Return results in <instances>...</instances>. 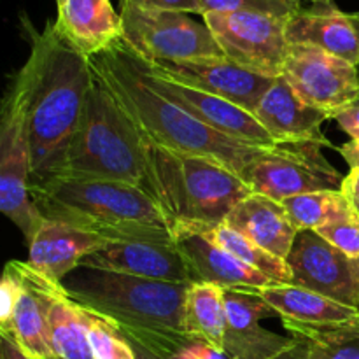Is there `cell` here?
Returning <instances> with one entry per match:
<instances>
[{
	"mask_svg": "<svg viewBox=\"0 0 359 359\" xmlns=\"http://www.w3.org/2000/svg\"><path fill=\"white\" fill-rule=\"evenodd\" d=\"M98 235L69 224L44 219L37 233L28 242V265L42 276L63 283L83 259L105 244Z\"/></svg>",
	"mask_w": 359,
	"mask_h": 359,
	"instance_id": "cell-22",
	"label": "cell"
},
{
	"mask_svg": "<svg viewBox=\"0 0 359 359\" xmlns=\"http://www.w3.org/2000/svg\"><path fill=\"white\" fill-rule=\"evenodd\" d=\"M305 359H359V316L339 325L283 321Z\"/></svg>",
	"mask_w": 359,
	"mask_h": 359,
	"instance_id": "cell-25",
	"label": "cell"
},
{
	"mask_svg": "<svg viewBox=\"0 0 359 359\" xmlns=\"http://www.w3.org/2000/svg\"><path fill=\"white\" fill-rule=\"evenodd\" d=\"M2 333H9L28 358L53 359L44 304H42L37 291L25 279L23 291H21L20 300H18L13 321H11L9 330Z\"/></svg>",
	"mask_w": 359,
	"mask_h": 359,
	"instance_id": "cell-27",
	"label": "cell"
},
{
	"mask_svg": "<svg viewBox=\"0 0 359 359\" xmlns=\"http://www.w3.org/2000/svg\"><path fill=\"white\" fill-rule=\"evenodd\" d=\"M202 18L228 60L262 76H280L290 48L287 20L242 11L207 13Z\"/></svg>",
	"mask_w": 359,
	"mask_h": 359,
	"instance_id": "cell-10",
	"label": "cell"
},
{
	"mask_svg": "<svg viewBox=\"0 0 359 359\" xmlns=\"http://www.w3.org/2000/svg\"><path fill=\"white\" fill-rule=\"evenodd\" d=\"M60 2H63V0H56V4H60Z\"/></svg>",
	"mask_w": 359,
	"mask_h": 359,
	"instance_id": "cell-42",
	"label": "cell"
},
{
	"mask_svg": "<svg viewBox=\"0 0 359 359\" xmlns=\"http://www.w3.org/2000/svg\"><path fill=\"white\" fill-rule=\"evenodd\" d=\"M259 297L283 321L305 325H339L359 316L358 309L347 307L316 291L294 284H272L259 291Z\"/></svg>",
	"mask_w": 359,
	"mask_h": 359,
	"instance_id": "cell-24",
	"label": "cell"
},
{
	"mask_svg": "<svg viewBox=\"0 0 359 359\" xmlns=\"http://www.w3.org/2000/svg\"><path fill=\"white\" fill-rule=\"evenodd\" d=\"M0 340H2L0 342V359H32L20 349V346L14 342L9 333L0 332Z\"/></svg>",
	"mask_w": 359,
	"mask_h": 359,
	"instance_id": "cell-38",
	"label": "cell"
},
{
	"mask_svg": "<svg viewBox=\"0 0 359 359\" xmlns=\"http://www.w3.org/2000/svg\"><path fill=\"white\" fill-rule=\"evenodd\" d=\"M226 330L223 353L228 359H276L297 344L263 328L262 319L277 316L259 294L242 290H224Z\"/></svg>",
	"mask_w": 359,
	"mask_h": 359,
	"instance_id": "cell-17",
	"label": "cell"
},
{
	"mask_svg": "<svg viewBox=\"0 0 359 359\" xmlns=\"http://www.w3.org/2000/svg\"><path fill=\"white\" fill-rule=\"evenodd\" d=\"M340 191H342L344 196L347 198L351 209L359 216V168H354V170H351L349 174L344 177Z\"/></svg>",
	"mask_w": 359,
	"mask_h": 359,
	"instance_id": "cell-37",
	"label": "cell"
},
{
	"mask_svg": "<svg viewBox=\"0 0 359 359\" xmlns=\"http://www.w3.org/2000/svg\"><path fill=\"white\" fill-rule=\"evenodd\" d=\"M95 77L107 88L121 111L149 146L196 154L219 161L244 179L245 170L265 147L237 142L200 123L146 83L139 55L125 39L90 56Z\"/></svg>",
	"mask_w": 359,
	"mask_h": 359,
	"instance_id": "cell-1",
	"label": "cell"
},
{
	"mask_svg": "<svg viewBox=\"0 0 359 359\" xmlns=\"http://www.w3.org/2000/svg\"><path fill=\"white\" fill-rule=\"evenodd\" d=\"M174 241L193 283L214 284L223 290L251 291L256 294L263 287L277 284L209 241L198 224L175 223Z\"/></svg>",
	"mask_w": 359,
	"mask_h": 359,
	"instance_id": "cell-15",
	"label": "cell"
},
{
	"mask_svg": "<svg viewBox=\"0 0 359 359\" xmlns=\"http://www.w3.org/2000/svg\"><path fill=\"white\" fill-rule=\"evenodd\" d=\"M287 217L298 231L319 230L333 221L353 216L349 202L340 189L314 191L283 200Z\"/></svg>",
	"mask_w": 359,
	"mask_h": 359,
	"instance_id": "cell-29",
	"label": "cell"
},
{
	"mask_svg": "<svg viewBox=\"0 0 359 359\" xmlns=\"http://www.w3.org/2000/svg\"><path fill=\"white\" fill-rule=\"evenodd\" d=\"M154 74L177 83L188 84L205 93L224 98L252 114L263 93L272 86L276 77L251 72L226 56H203L181 62L151 63Z\"/></svg>",
	"mask_w": 359,
	"mask_h": 359,
	"instance_id": "cell-14",
	"label": "cell"
},
{
	"mask_svg": "<svg viewBox=\"0 0 359 359\" xmlns=\"http://www.w3.org/2000/svg\"><path fill=\"white\" fill-rule=\"evenodd\" d=\"M63 287L74 302L111 321L123 337L161 359H174L191 342L184 302L191 284L163 283L79 266Z\"/></svg>",
	"mask_w": 359,
	"mask_h": 359,
	"instance_id": "cell-2",
	"label": "cell"
},
{
	"mask_svg": "<svg viewBox=\"0 0 359 359\" xmlns=\"http://www.w3.org/2000/svg\"><path fill=\"white\" fill-rule=\"evenodd\" d=\"M88 337L95 359H135V353L123 333L102 316L88 311Z\"/></svg>",
	"mask_w": 359,
	"mask_h": 359,
	"instance_id": "cell-30",
	"label": "cell"
},
{
	"mask_svg": "<svg viewBox=\"0 0 359 359\" xmlns=\"http://www.w3.org/2000/svg\"><path fill=\"white\" fill-rule=\"evenodd\" d=\"M81 266L163 283L193 284L175 241L105 242L91 251Z\"/></svg>",
	"mask_w": 359,
	"mask_h": 359,
	"instance_id": "cell-16",
	"label": "cell"
},
{
	"mask_svg": "<svg viewBox=\"0 0 359 359\" xmlns=\"http://www.w3.org/2000/svg\"><path fill=\"white\" fill-rule=\"evenodd\" d=\"M184 323L193 339L223 351L226 330V302L223 287L193 283L186 293Z\"/></svg>",
	"mask_w": 359,
	"mask_h": 359,
	"instance_id": "cell-26",
	"label": "cell"
},
{
	"mask_svg": "<svg viewBox=\"0 0 359 359\" xmlns=\"http://www.w3.org/2000/svg\"><path fill=\"white\" fill-rule=\"evenodd\" d=\"M280 77L294 93L330 118L359 100V69L323 49L290 44Z\"/></svg>",
	"mask_w": 359,
	"mask_h": 359,
	"instance_id": "cell-11",
	"label": "cell"
},
{
	"mask_svg": "<svg viewBox=\"0 0 359 359\" xmlns=\"http://www.w3.org/2000/svg\"><path fill=\"white\" fill-rule=\"evenodd\" d=\"M286 263L291 284L359 309V259L344 255L314 230L298 233Z\"/></svg>",
	"mask_w": 359,
	"mask_h": 359,
	"instance_id": "cell-12",
	"label": "cell"
},
{
	"mask_svg": "<svg viewBox=\"0 0 359 359\" xmlns=\"http://www.w3.org/2000/svg\"><path fill=\"white\" fill-rule=\"evenodd\" d=\"M333 119L351 139H359V100L337 112Z\"/></svg>",
	"mask_w": 359,
	"mask_h": 359,
	"instance_id": "cell-36",
	"label": "cell"
},
{
	"mask_svg": "<svg viewBox=\"0 0 359 359\" xmlns=\"http://www.w3.org/2000/svg\"><path fill=\"white\" fill-rule=\"evenodd\" d=\"M307 0H200V16L207 13H256L290 20Z\"/></svg>",
	"mask_w": 359,
	"mask_h": 359,
	"instance_id": "cell-31",
	"label": "cell"
},
{
	"mask_svg": "<svg viewBox=\"0 0 359 359\" xmlns=\"http://www.w3.org/2000/svg\"><path fill=\"white\" fill-rule=\"evenodd\" d=\"M44 219L104 241H174V224L160 203L132 184L102 179L46 177L30 182Z\"/></svg>",
	"mask_w": 359,
	"mask_h": 359,
	"instance_id": "cell-4",
	"label": "cell"
},
{
	"mask_svg": "<svg viewBox=\"0 0 359 359\" xmlns=\"http://www.w3.org/2000/svg\"><path fill=\"white\" fill-rule=\"evenodd\" d=\"M139 63L144 79L154 91H158L161 97L170 100L172 104L184 109L188 114H191L193 118H196L209 128L216 130V132L223 133V135L230 137L237 142L248 144V146H276L272 137L266 133V130L259 125L258 119L249 111L224 100V98L216 97V95L205 93V91H200L196 88L188 86V84L158 76L149 69L147 62L140 55Z\"/></svg>",
	"mask_w": 359,
	"mask_h": 359,
	"instance_id": "cell-13",
	"label": "cell"
},
{
	"mask_svg": "<svg viewBox=\"0 0 359 359\" xmlns=\"http://www.w3.org/2000/svg\"><path fill=\"white\" fill-rule=\"evenodd\" d=\"M312 142L265 147L248 167L244 181L252 193L283 202L291 196L342 188L344 175Z\"/></svg>",
	"mask_w": 359,
	"mask_h": 359,
	"instance_id": "cell-9",
	"label": "cell"
},
{
	"mask_svg": "<svg viewBox=\"0 0 359 359\" xmlns=\"http://www.w3.org/2000/svg\"><path fill=\"white\" fill-rule=\"evenodd\" d=\"M34 81L35 65L28 56L23 67L11 77L0 118V209L20 228L27 242L34 238L44 221L30 195Z\"/></svg>",
	"mask_w": 359,
	"mask_h": 359,
	"instance_id": "cell-7",
	"label": "cell"
},
{
	"mask_svg": "<svg viewBox=\"0 0 359 359\" xmlns=\"http://www.w3.org/2000/svg\"><path fill=\"white\" fill-rule=\"evenodd\" d=\"M198 226L207 235L209 241H212L214 244L233 255L235 258L241 259L242 263L249 265L251 269L265 273L273 283L291 284V272L286 259H280L277 256L270 255V252L263 251L255 242H251L248 237L233 230L230 224L219 223L216 226H203V224H198Z\"/></svg>",
	"mask_w": 359,
	"mask_h": 359,
	"instance_id": "cell-28",
	"label": "cell"
},
{
	"mask_svg": "<svg viewBox=\"0 0 359 359\" xmlns=\"http://www.w3.org/2000/svg\"><path fill=\"white\" fill-rule=\"evenodd\" d=\"M358 311H359V309H358Z\"/></svg>",
	"mask_w": 359,
	"mask_h": 359,
	"instance_id": "cell-44",
	"label": "cell"
},
{
	"mask_svg": "<svg viewBox=\"0 0 359 359\" xmlns=\"http://www.w3.org/2000/svg\"><path fill=\"white\" fill-rule=\"evenodd\" d=\"M290 44H305L359 67V14L340 11L335 2L309 4L287 20Z\"/></svg>",
	"mask_w": 359,
	"mask_h": 359,
	"instance_id": "cell-20",
	"label": "cell"
},
{
	"mask_svg": "<svg viewBox=\"0 0 359 359\" xmlns=\"http://www.w3.org/2000/svg\"><path fill=\"white\" fill-rule=\"evenodd\" d=\"M56 6V32L88 58L123 39L121 14L116 13L111 0H63Z\"/></svg>",
	"mask_w": 359,
	"mask_h": 359,
	"instance_id": "cell-21",
	"label": "cell"
},
{
	"mask_svg": "<svg viewBox=\"0 0 359 359\" xmlns=\"http://www.w3.org/2000/svg\"><path fill=\"white\" fill-rule=\"evenodd\" d=\"M121 4H133V6L146 7V9H163L179 11V13L200 14V0H119Z\"/></svg>",
	"mask_w": 359,
	"mask_h": 359,
	"instance_id": "cell-34",
	"label": "cell"
},
{
	"mask_svg": "<svg viewBox=\"0 0 359 359\" xmlns=\"http://www.w3.org/2000/svg\"><path fill=\"white\" fill-rule=\"evenodd\" d=\"M358 14H359V13H358ZM358 69H359V67H358Z\"/></svg>",
	"mask_w": 359,
	"mask_h": 359,
	"instance_id": "cell-43",
	"label": "cell"
},
{
	"mask_svg": "<svg viewBox=\"0 0 359 359\" xmlns=\"http://www.w3.org/2000/svg\"><path fill=\"white\" fill-rule=\"evenodd\" d=\"M123 39L146 62H181V60L224 56L212 32L188 13L121 4Z\"/></svg>",
	"mask_w": 359,
	"mask_h": 359,
	"instance_id": "cell-8",
	"label": "cell"
},
{
	"mask_svg": "<svg viewBox=\"0 0 359 359\" xmlns=\"http://www.w3.org/2000/svg\"><path fill=\"white\" fill-rule=\"evenodd\" d=\"M21 25L35 65L30 105L32 182L49 177L65 153L83 118L95 74L90 58L60 37L55 21H48L39 32L30 18L21 14Z\"/></svg>",
	"mask_w": 359,
	"mask_h": 359,
	"instance_id": "cell-3",
	"label": "cell"
},
{
	"mask_svg": "<svg viewBox=\"0 0 359 359\" xmlns=\"http://www.w3.org/2000/svg\"><path fill=\"white\" fill-rule=\"evenodd\" d=\"M276 359H305V358H304V353H302V346L298 344V340H297V344H294L290 351H286V353H283Z\"/></svg>",
	"mask_w": 359,
	"mask_h": 359,
	"instance_id": "cell-40",
	"label": "cell"
},
{
	"mask_svg": "<svg viewBox=\"0 0 359 359\" xmlns=\"http://www.w3.org/2000/svg\"><path fill=\"white\" fill-rule=\"evenodd\" d=\"M174 359H228V356L210 344L195 340L189 346H186Z\"/></svg>",
	"mask_w": 359,
	"mask_h": 359,
	"instance_id": "cell-35",
	"label": "cell"
},
{
	"mask_svg": "<svg viewBox=\"0 0 359 359\" xmlns=\"http://www.w3.org/2000/svg\"><path fill=\"white\" fill-rule=\"evenodd\" d=\"M21 291H23V279L20 270L16 262H9L4 269L2 283H0V332L9 330Z\"/></svg>",
	"mask_w": 359,
	"mask_h": 359,
	"instance_id": "cell-33",
	"label": "cell"
},
{
	"mask_svg": "<svg viewBox=\"0 0 359 359\" xmlns=\"http://www.w3.org/2000/svg\"><path fill=\"white\" fill-rule=\"evenodd\" d=\"M224 223L280 259H287L300 233L287 217L283 203L259 193H251L241 200Z\"/></svg>",
	"mask_w": 359,
	"mask_h": 359,
	"instance_id": "cell-23",
	"label": "cell"
},
{
	"mask_svg": "<svg viewBox=\"0 0 359 359\" xmlns=\"http://www.w3.org/2000/svg\"><path fill=\"white\" fill-rule=\"evenodd\" d=\"M21 277L41 297L53 359H95L88 337V312L70 298L62 283L42 276L27 262H16Z\"/></svg>",
	"mask_w": 359,
	"mask_h": 359,
	"instance_id": "cell-18",
	"label": "cell"
},
{
	"mask_svg": "<svg viewBox=\"0 0 359 359\" xmlns=\"http://www.w3.org/2000/svg\"><path fill=\"white\" fill-rule=\"evenodd\" d=\"M153 196L172 224L216 226L252 189L233 170L196 154L149 146Z\"/></svg>",
	"mask_w": 359,
	"mask_h": 359,
	"instance_id": "cell-6",
	"label": "cell"
},
{
	"mask_svg": "<svg viewBox=\"0 0 359 359\" xmlns=\"http://www.w3.org/2000/svg\"><path fill=\"white\" fill-rule=\"evenodd\" d=\"M309 4H330L333 2V0H307Z\"/></svg>",
	"mask_w": 359,
	"mask_h": 359,
	"instance_id": "cell-41",
	"label": "cell"
},
{
	"mask_svg": "<svg viewBox=\"0 0 359 359\" xmlns=\"http://www.w3.org/2000/svg\"><path fill=\"white\" fill-rule=\"evenodd\" d=\"M252 116L276 144L312 142L333 147L321 128L323 123L332 118L305 104L280 76L276 77L272 86L263 93Z\"/></svg>",
	"mask_w": 359,
	"mask_h": 359,
	"instance_id": "cell-19",
	"label": "cell"
},
{
	"mask_svg": "<svg viewBox=\"0 0 359 359\" xmlns=\"http://www.w3.org/2000/svg\"><path fill=\"white\" fill-rule=\"evenodd\" d=\"M49 177L119 181L153 196L149 144L97 77L79 126Z\"/></svg>",
	"mask_w": 359,
	"mask_h": 359,
	"instance_id": "cell-5",
	"label": "cell"
},
{
	"mask_svg": "<svg viewBox=\"0 0 359 359\" xmlns=\"http://www.w3.org/2000/svg\"><path fill=\"white\" fill-rule=\"evenodd\" d=\"M325 241L335 245L339 251L347 255L349 258L359 259V216L356 212L344 219L333 221L326 226L316 230Z\"/></svg>",
	"mask_w": 359,
	"mask_h": 359,
	"instance_id": "cell-32",
	"label": "cell"
},
{
	"mask_svg": "<svg viewBox=\"0 0 359 359\" xmlns=\"http://www.w3.org/2000/svg\"><path fill=\"white\" fill-rule=\"evenodd\" d=\"M339 153L342 154V158L346 160V163L349 165L351 170L359 168V139H351L349 142L340 146Z\"/></svg>",
	"mask_w": 359,
	"mask_h": 359,
	"instance_id": "cell-39",
	"label": "cell"
}]
</instances>
